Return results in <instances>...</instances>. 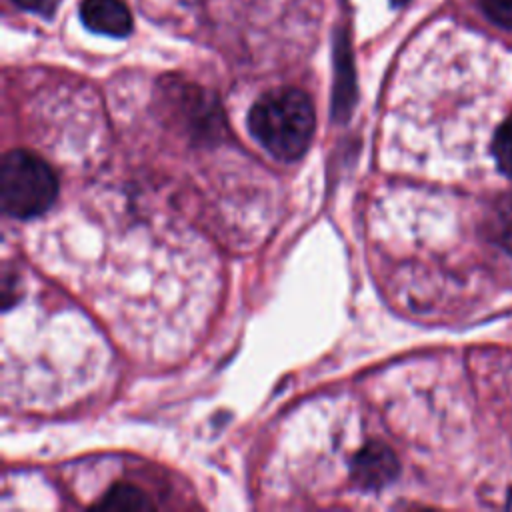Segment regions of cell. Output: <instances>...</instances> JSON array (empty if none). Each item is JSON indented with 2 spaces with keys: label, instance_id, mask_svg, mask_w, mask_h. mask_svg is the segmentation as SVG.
Masks as SVG:
<instances>
[{
  "label": "cell",
  "instance_id": "5b68a950",
  "mask_svg": "<svg viewBox=\"0 0 512 512\" xmlns=\"http://www.w3.org/2000/svg\"><path fill=\"white\" fill-rule=\"evenodd\" d=\"M154 504L150 502L148 494L140 490L134 484L128 482H118L114 484L102 500L96 504V508H106V510H146L152 508Z\"/></svg>",
  "mask_w": 512,
  "mask_h": 512
},
{
  "label": "cell",
  "instance_id": "7a4b0ae2",
  "mask_svg": "<svg viewBox=\"0 0 512 512\" xmlns=\"http://www.w3.org/2000/svg\"><path fill=\"white\" fill-rule=\"evenodd\" d=\"M58 196V178L50 164L24 148H14L0 162V204L12 218L44 214Z\"/></svg>",
  "mask_w": 512,
  "mask_h": 512
},
{
  "label": "cell",
  "instance_id": "6da1fadb",
  "mask_svg": "<svg viewBox=\"0 0 512 512\" xmlns=\"http://www.w3.org/2000/svg\"><path fill=\"white\" fill-rule=\"evenodd\" d=\"M248 128L256 142L276 160H298L314 136V104L300 88L268 90L252 104Z\"/></svg>",
  "mask_w": 512,
  "mask_h": 512
},
{
  "label": "cell",
  "instance_id": "3957f363",
  "mask_svg": "<svg viewBox=\"0 0 512 512\" xmlns=\"http://www.w3.org/2000/svg\"><path fill=\"white\" fill-rule=\"evenodd\" d=\"M400 464L396 454L382 442H368L352 458L350 476L364 490H380L396 480Z\"/></svg>",
  "mask_w": 512,
  "mask_h": 512
},
{
  "label": "cell",
  "instance_id": "30bf717a",
  "mask_svg": "<svg viewBox=\"0 0 512 512\" xmlns=\"http://www.w3.org/2000/svg\"><path fill=\"white\" fill-rule=\"evenodd\" d=\"M392 2V6H404L408 0H390Z\"/></svg>",
  "mask_w": 512,
  "mask_h": 512
},
{
  "label": "cell",
  "instance_id": "9c48e42d",
  "mask_svg": "<svg viewBox=\"0 0 512 512\" xmlns=\"http://www.w3.org/2000/svg\"><path fill=\"white\" fill-rule=\"evenodd\" d=\"M14 4H20L22 8L38 12L42 16H52L58 6V0H14Z\"/></svg>",
  "mask_w": 512,
  "mask_h": 512
},
{
  "label": "cell",
  "instance_id": "8fae6325",
  "mask_svg": "<svg viewBox=\"0 0 512 512\" xmlns=\"http://www.w3.org/2000/svg\"><path fill=\"white\" fill-rule=\"evenodd\" d=\"M506 506H508V510H512V490H510V494H508V504H506Z\"/></svg>",
  "mask_w": 512,
  "mask_h": 512
},
{
  "label": "cell",
  "instance_id": "52a82bcc",
  "mask_svg": "<svg viewBox=\"0 0 512 512\" xmlns=\"http://www.w3.org/2000/svg\"><path fill=\"white\" fill-rule=\"evenodd\" d=\"M492 154L502 174L512 178V116H508L494 134Z\"/></svg>",
  "mask_w": 512,
  "mask_h": 512
},
{
  "label": "cell",
  "instance_id": "8992f818",
  "mask_svg": "<svg viewBox=\"0 0 512 512\" xmlns=\"http://www.w3.org/2000/svg\"><path fill=\"white\" fill-rule=\"evenodd\" d=\"M486 226L490 240L512 254V192L496 200Z\"/></svg>",
  "mask_w": 512,
  "mask_h": 512
},
{
  "label": "cell",
  "instance_id": "ba28073f",
  "mask_svg": "<svg viewBox=\"0 0 512 512\" xmlns=\"http://www.w3.org/2000/svg\"><path fill=\"white\" fill-rule=\"evenodd\" d=\"M480 6L494 24L512 30V0H480Z\"/></svg>",
  "mask_w": 512,
  "mask_h": 512
},
{
  "label": "cell",
  "instance_id": "277c9868",
  "mask_svg": "<svg viewBox=\"0 0 512 512\" xmlns=\"http://www.w3.org/2000/svg\"><path fill=\"white\" fill-rule=\"evenodd\" d=\"M78 12L92 32L112 38H126L132 32V14L122 0H82Z\"/></svg>",
  "mask_w": 512,
  "mask_h": 512
}]
</instances>
